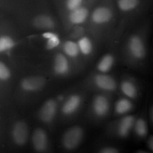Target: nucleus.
Wrapping results in <instances>:
<instances>
[{"mask_svg": "<svg viewBox=\"0 0 153 153\" xmlns=\"http://www.w3.org/2000/svg\"><path fill=\"white\" fill-rule=\"evenodd\" d=\"M114 12L113 7L108 4L97 7L89 14V20L93 26L101 27L110 24L114 19Z\"/></svg>", "mask_w": 153, "mask_h": 153, "instance_id": "f257e3e1", "label": "nucleus"}, {"mask_svg": "<svg viewBox=\"0 0 153 153\" xmlns=\"http://www.w3.org/2000/svg\"><path fill=\"white\" fill-rule=\"evenodd\" d=\"M84 136V131L82 127L74 126L70 127L63 134L62 144L67 150H74L82 143Z\"/></svg>", "mask_w": 153, "mask_h": 153, "instance_id": "f03ea898", "label": "nucleus"}, {"mask_svg": "<svg viewBox=\"0 0 153 153\" xmlns=\"http://www.w3.org/2000/svg\"><path fill=\"white\" fill-rule=\"evenodd\" d=\"M12 142L18 147H23L28 142L29 128L27 123L24 120H18L13 124L11 130Z\"/></svg>", "mask_w": 153, "mask_h": 153, "instance_id": "7ed1b4c3", "label": "nucleus"}, {"mask_svg": "<svg viewBox=\"0 0 153 153\" xmlns=\"http://www.w3.org/2000/svg\"><path fill=\"white\" fill-rule=\"evenodd\" d=\"M46 79L42 76H28L21 79L19 90L24 94H33L41 91L46 85Z\"/></svg>", "mask_w": 153, "mask_h": 153, "instance_id": "20e7f679", "label": "nucleus"}, {"mask_svg": "<svg viewBox=\"0 0 153 153\" xmlns=\"http://www.w3.org/2000/svg\"><path fill=\"white\" fill-rule=\"evenodd\" d=\"M128 51L132 57L137 60H143L146 55V48L143 39L139 35L134 34L128 41Z\"/></svg>", "mask_w": 153, "mask_h": 153, "instance_id": "39448f33", "label": "nucleus"}, {"mask_svg": "<svg viewBox=\"0 0 153 153\" xmlns=\"http://www.w3.org/2000/svg\"><path fill=\"white\" fill-rule=\"evenodd\" d=\"M89 3L78 7L66 14L67 22L71 26H80L85 24L89 16Z\"/></svg>", "mask_w": 153, "mask_h": 153, "instance_id": "423d86ee", "label": "nucleus"}, {"mask_svg": "<svg viewBox=\"0 0 153 153\" xmlns=\"http://www.w3.org/2000/svg\"><path fill=\"white\" fill-rule=\"evenodd\" d=\"M31 25L36 29L51 31L56 28L57 24L54 18L48 14L41 13L32 19Z\"/></svg>", "mask_w": 153, "mask_h": 153, "instance_id": "0eeeda50", "label": "nucleus"}, {"mask_svg": "<svg viewBox=\"0 0 153 153\" xmlns=\"http://www.w3.org/2000/svg\"><path fill=\"white\" fill-rule=\"evenodd\" d=\"M57 110V104L55 99H51L45 101L40 108L38 116L42 122L51 123L54 120Z\"/></svg>", "mask_w": 153, "mask_h": 153, "instance_id": "6e6552de", "label": "nucleus"}, {"mask_svg": "<svg viewBox=\"0 0 153 153\" xmlns=\"http://www.w3.org/2000/svg\"><path fill=\"white\" fill-rule=\"evenodd\" d=\"M32 145L36 152H45L48 148V137L43 128H37L32 133Z\"/></svg>", "mask_w": 153, "mask_h": 153, "instance_id": "1a4fd4ad", "label": "nucleus"}, {"mask_svg": "<svg viewBox=\"0 0 153 153\" xmlns=\"http://www.w3.org/2000/svg\"><path fill=\"white\" fill-rule=\"evenodd\" d=\"M94 83L99 89L103 91H114L117 88L116 80L106 73L96 74L94 77Z\"/></svg>", "mask_w": 153, "mask_h": 153, "instance_id": "9d476101", "label": "nucleus"}, {"mask_svg": "<svg viewBox=\"0 0 153 153\" xmlns=\"http://www.w3.org/2000/svg\"><path fill=\"white\" fill-rule=\"evenodd\" d=\"M110 108L108 99L104 95H98L94 99L92 109L94 114L98 117H103L108 114Z\"/></svg>", "mask_w": 153, "mask_h": 153, "instance_id": "9b49d317", "label": "nucleus"}, {"mask_svg": "<svg viewBox=\"0 0 153 153\" xmlns=\"http://www.w3.org/2000/svg\"><path fill=\"white\" fill-rule=\"evenodd\" d=\"M17 41L14 36L7 32L0 30V55H7L16 46Z\"/></svg>", "mask_w": 153, "mask_h": 153, "instance_id": "f8f14e48", "label": "nucleus"}, {"mask_svg": "<svg viewBox=\"0 0 153 153\" xmlns=\"http://www.w3.org/2000/svg\"><path fill=\"white\" fill-rule=\"evenodd\" d=\"M53 70L55 73L59 76H64L68 73L70 64L65 55L58 53L55 55Z\"/></svg>", "mask_w": 153, "mask_h": 153, "instance_id": "ddd939ff", "label": "nucleus"}, {"mask_svg": "<svg viewBox=\"0 0 153 153\" xmlns=\"http://www.w3.org/2000/svg\"><path fill=\"white\" fill-rule=\"evenodd\" d=\"M82 104V97L78 94H72L65 101L62 107V114L65 116L74 114Z\"/></svg>", "mask_w": 153, "mask_h": 153, "instance_id": "4468645a", "label": "nucleus"}, {"mask_svg": "<svg viewBox=\"0 0 153 153\" xmlns=\"http://www.w3.org/2000/svg\"><path fill=\"white\" fill-rule=\"evenodd\" d=\"M135 118L133 116H126L120 120L118 126L117 133L118 136L126 138L128 136L130 132L133 128Z\"/></svg>", "mask_w": 153, "mask_h": 153, "instance_id": "2eb2a0df", "label": "nucleus"}, {"mask_svg": "<svg viewBox=\"0 0 153 153\" xmlns=\"http://www.w3.org/2000/svg\"><path fill=\"white\" fill-rule=\"evenodd\" d=\"M140 2V0H117L116 4L120 12L127 14L138 8Z\"/></svg>", "mask_w": 153, "mask_h": 153, "instance_id": "dca6fc26", "label": "nucleus"}, {"mask_svg": "<svg viewBox=\"0 0 153 153\" xmlns=\"http://www.w3.org/2000/svg\"><path fill=\"white\" fill-rule=\"evenodd\" d=\"M114 64V57L112 55L106 54L102 57L98 64H97V70L100 73H106L110 71Z\"/></svg>", "mask_w": 153, "mask_h": 153, "instance_id": "f3484780", "label": "nucleus"}, {"mask_svg": "<svg viewBox=\"0 0 153 153\" xmlns=\"http://www.w3.org/2000/svg\"><path fill=\"white\" fill-rule=\"evenodd\" d=\"M63 52L67 56L75 58L79 54V50L77 43L72 41H66L62 44Z\"/></svg>", "mask_w": 153, "mask_h": 153, "instance_id": "a211bd4d", "label": "nucleus"}, {"mask_svg": "<svg viewBox=\"0 0 153 153\" xmlns=\"http://www.w3.org/2000/svg\"><path fill=\"white\" fill-rule=\"evenodd\" d=\"M133 108L131 101L128 99H120L115 104V112L118 115H124Z\"/></svg>", "mask_w": 153, "mask_h": 153, "instance_id": "6ab92c4d", "label": "nucleus"}, {"mask_svg": "<svg viewBox=\"0 0 153 153\" xmlns=\"http://www.w3.org/2000/svg\"><path fill=\"white\" fill-rule=\"evenodd\" d=\"M120 90L128 99H135L137 97V91L133 82L126 80L120 84Z\"/></svg>", "mask_w": 153, "mask_h": 153, "instance_id": "aec40b11", "label": "nucleus"}, {"mask_svg": "<svg viewBox=\"0 0 153 153\" xmlns=\"http://www.w3.org/2000/svg\"><path fill=\"white\" fill-rule=\"evenodd\" d=\"M77 45L79 48V53L85 55H89L93 51V44L91 40L87 36L80 38L77 41Z\"/></svg>", "mask_w": 153, "mask_h": 153, "instance_id": "412c9836", "label": "nucleus"}, {"mask_svg": "<svg viewBox=\"0 0 153 153\" xmlns=\"http://www.w3.org/2000/svg\"><path fill=\"white\" fill-rule=\"evenodd\" d=\"M11 76L12 74L9 66L2 60H0V86L8 84Z\"/></svg>", "mask_w": 153, "mask_h": 153, "instance_id": "4be33fe9", "label": "nucleus"}, {"mask_svg": "<svg viewBox=\"0 0 153 153\" xmlns=\"http://www.w3.org/2000/svg\"><path fill=\"white\" fill-rule=\"evenodd\" d=\"M134 129L135 133L140 137H145L148 135V128L146 121L143 118H139L137 120H135L134 123Z\"/></svg>", "mask_w": 153, "mask_h": 153, "instance_id": "5701e85b", "label": "nucleus"}, {"mask_svg": "<svg viewBox=\"0 0 153 153\" xmlns=\"http://www.w3.org/2000/svg\"><path fill=\"white\" fill-rule=\"evenodd\" d=\"M88 3L89 2H87L86 0H64L63 7L65 11V14H68L70 11Z\"/></svg>", "mask_w": 153, "mask_h": 153, "instance_id": "b1692460", "label": "nucleus"}, {"mask_svg": "<svg viewBox=\"0 0 153 153\" xmlns=\"http://www.w3.org/2000/svg\"><path fill=\"white\" fill-rule=\"evenodd\" d=\"M46 41L45 47H46V49L49 50V51L55 49V48L58 47L60 44V39L57 35H55L53 37L48 38Z\"/></svg>", "mask_w": 153, "mask_h": 153, "instance_id": "393cba45", "label": "nucleus"}, {"mask_svg": "<svg viewBox=\"0 0 153 153\" xmlns=\"http://www.w3.org/2000/svg\"><path fill=\"white\" fill-rule=\"evenodd\" d=\"M101 153H117L118 152V149L114 147H105L100 150Z\"/></svg>", "mask_w": 153, "mask_h": 153, "instance_id": "a878e982", "label": "nucleus"}, {"mask_svg": "<svg viewBox=\"0 0 153 153\" xmlns=\"http://www.w3.org/2000/svg\"><path fill=\"white\" fill-rule=\"evenodd\" d=\"M153 140H152V137L151 136L150 137V138L148 140V148L150 149V150H153Z\"/></svg>", "mask_w": 153, "mask_h": 153, "instance_id": "bb28decb", "label": "nucleus"}, {"mask_svg": "<svg viewBox=\"0 0 153 153\" xmlns=\"http://www.w3.org/2000/svg\"><path fill=\"white\" fill-rule=\"evenodd\" d=\"M86 1H87V2L91 3V2H92V1H94V0H86Z\"/></svg>", "mask_w": 153, "mask_h": 153, "instance_id": "cd10ccee", "label": "nucleus"}]
</instances>
